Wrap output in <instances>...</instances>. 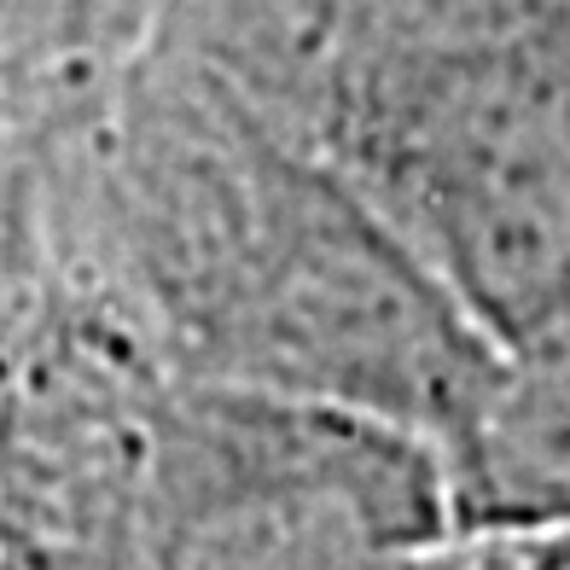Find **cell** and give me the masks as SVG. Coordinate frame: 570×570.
I'll return each instance as SVG.
<instances>
[{
  "label": "cell",
  "mask_w": 570,
  "mask_h": 570,
  "mask_svg": "<svg viewBox=\"0 0 570 570\" xmlns=\"http://www.w3.org/2000/svg\"><path fill=\"white\" fill-rule=\"evenodd\" d=\"M350 187L489 338L570 308V59L465 47L361 94Z\"/></svg>",
  "instance_id": "1"
},
{
  "label": "cell",
  "mask_w": 570,
  "mask_h": 570,
  "mask_svg": "<svg viewBox=\"0 0 570 570\" xmlns=\"http://www.w3.org/2000/svg\"><path fill=\"white\" fill-rule=\"evenodd\" d=\"M436 535V449L379 413L222 379L151 425V570H402Z\"/></svg>",
  "instance_id": "2"
},
{
  "label": "cell",
  "mask_w": 570,
  "mask_h": 570,
  "mask_svg": "<svg viewBox=\"0 0 570 570\" xmlns=\"http://www.w3.org/2000/svg\"><path fill=\"white\" fill-rule=\"evenodd\" d=\"M239 321V379L379 413L431 449L495 344L350 180L292 198Z\"/></svg>",
  "instance_id": "3"
},
{
  "label": "cell",
  "mask_w": 570,
  "mask_h": 570,
  "mask_svg": "<svg viewBox=\"0 0 570 570\" xmlns=\"http://www.w3.org/2000/svg\"><path fill=\"white\" fill-rule=\"evenodd\" d=\"M436 465L449 530L570 524V308L489 344Z\"/></svg>",
  "instance_id": "4"
},
{
  "label": "cell",
  "mask_w": 570,
  "mask_h": 570,
  "mask_svg": "<svg viewBox=\"0 0 570 570\" xmlns=\"http://www.w3.org/2000/svg\"><path fill=\"white\" fill-rule=\"evenodd\" d=\"M402 570H570V524L524 530H449Z\"/></svg>",
  "instance_id": "5"
}]
</instances>
